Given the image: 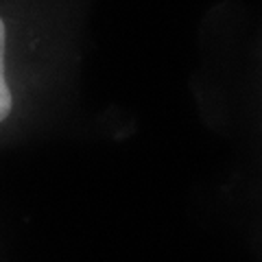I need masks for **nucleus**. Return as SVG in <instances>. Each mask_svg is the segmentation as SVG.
Masks as SVG:
<instances>
[{
    "label": "nucleus",
    "mask_w": 262,
    "mask_h": 262,
    "mask_svg": "<svg viewBox=\"0 0 262 262\" xmlns=\"http://www.w3.org/2000/svg\"><path fill=\"white\" fill-rule=\"evenodd\" d=\"M5 39H7L5 22H3V18H0V122L9 116L11 105H13L11 90H9V85H7V79H5Z\"/></svg>",
    "instance_id": "nucleus-1"
}]
</instances>
